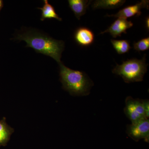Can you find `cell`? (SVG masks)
<instances>
[{
	"label": "cell",
	"mask_w": 149,
	"mask_h": 149,
	"mask_svg": "<svg viewBox=\"0 0 149 149\" xmlns=\"http://www.w3.org/2000/svg\"><path fill=\"white\" fill-rule=\"evenodd\" d=\"M44 4L42 7L38 8L42 11L41 20L44 21L46 19H56L59 21H62V19L56 13L54 8L48 3V1H44Z\"/></svg>",
	"instance_id": "11"
},
{
	"label": "cell",
	"mask_w": 149,
	"mask_h": 149,
	"mask_svg": "<svg viewBox=\"0 0 149 149\" xmlns=\"http://www.w3.org/2000/svg\"><path fill=\"white\" fill-rule=\"evenodd\" d=\"M124 0H96L93 3V9H112L121 6L125 3Z\"/></svg>",
	"instance_id": "10"
},
{
	"label": "cell",
	"mask_w": 149,
	"mask_h": 149,
	"mask_svg": "<svg viewBox=\"0 0 149 149\" xmlns=\"http://www.w3.org/2000/svg\"><path fill=\"white\" fill-rule=\"evenodd\" d=\"M17 39L27 43V47H31L37 53L49 56L58 64L61 63V54L64 50V42L35 31H28L18 35Z\"/></svg>",
	"instance_id": "1"
},
{
	"label": "cell",
	"mask_w": 149,
	"mask_h": 149,
	"mask_svg": "<svg viewBox=\"0 0 149 149\" xmlns=\"http://www.w3.org/2000/svg\"><path fill=\"white\" fill-rule=\"evenodd\" d=\"M13 132L11 128H9L4 122H0V145L6 143Z\"/></svg>",
	"instance_id": "13"
},
{
	"label": "cell",
	"mask_w": 149,
	"mask_h": 149,
	"mask_svg": "<svg viewBox=\"0 0 149 149\" xmlns=\"http://www.w3.org/2000/svg\"><path fill=\"white\" fill-rule=\"evenodd\" d=\"M60 74L65 89L71 95L86 96L90 93L93 81L85 72L73 70L60 63Z\"/></svg>",
	"instance_id": "2"
},
{
	"label": "cell",
	"mask_w": 149,
	"mask_h": 149,
	"mask_svg": "<svg viewBox=\"0 0 149 149\" xmlns=\"http://www.w3.org/2000/svg\"><path fill=\"white\" fill-rule=\"evenodd\" d=\"M2 6V1L0 0V10Z\"/></svg>",
	"instance_id": "16"
},
{
	"label": "cell",
	"mask_w": 149,
	"mask_h": 149,
	"mask_svg": "<svg viewBox=\"0 0 149 149\" xmlns=\"http://www.w3.org/2000/svg\"><path fill=\"white\" fill-rule=\"evenodd\" d=\"M133 47L135 50L138 52L148 50L149 49V37L143 38L138 42L134 43Z\"/></svg>",
	"instance_id": "14"
},
{
	"label": "cell",
	"mask_w": 149,
	"mask_h": 149,
	"mask_svg": "<svg viewBox=\"0 0 149 149\" xmlns=\"http://www.w3.org/2000/svg\"><path fill=\"white\" fill-rule=\"evenodd\" d=\"M133 22L128 21L127 19L117 18L106 30L101 32L100 34L109 33L113 38H116L120 37L123 33L127 34V29L133 27Z\"/></svg>",
	"instance_id": "7"
},
{
	"label": "cell",
	"mask_w": 149,
	"mask_h": 149,
	"mask_svg": "<svg viewBox=\"0 0 149 149\" xmlns=\"http://www.w3.org/2000/svg\"><path fill=\"white\" fill-rule=\"evenodd\" d=\"M146 56L145 54L141 59H130L123 61L122 64H116L112 72L122 77L126 83L141 82L147 71Z\"/></svg>",
	"instance_id": "3"
},
{
	"label": "cell",
	"mask_w": 149,
	"mask_h": 149,
	"mask_svg": "<svg viewBox=\"0 0 149 149\" xmlns=\"http://www.w3.org/2000/svg\"><path fill=\"white\" fill-rule=\"evenodd\" d=\"M92 1L88 0H68L70 8L78 19L86 13L87 8Z\"/></svg>",
	"instance_id": "9"
},
{
	"label": "cell",
	"mask_w": 149,
	"mask_h": 149,
	"mask_svg": "<svg viewBox=\"0 0 149 149\" xmlns=\"http://www.w3.org/2000/svg\"><path fill=\"white\" fill-rule=\"evenodd\" d=\"M146 28H147V29H148V30H149V17H147L146 19Z\"/></svg>",
	"instance_id": "15"
},
{
	"label": "cell",
	"mask_w": 149,
	"mask_h": 149,
	"mask_svg": "<svg viewBox=\"0 0 149 149\" xmlns=\"http://www.w3.org/2000/svg\"><path fill=\"white\" fill-rule=\"evenodd\" d=\"M113 47L118 54L127 53L131 49L130 42L126 40H111Z\"/></svg>",
	"instance_id": "12"
},
{
	"label": "cell",
	"mask_w": 149,
	"mask_h": 149,
	"mask_svg": "<svg viewBox=\"0 0 149 149\" xmlns=\"http://www.w3.org/2000/svg\"><path fill=\"white\" fill-rule=\"evenodd\" d=\"M124 113L132 123L144 119H148L149 102L148 100L134 99L128 97L125 99Z\"/></svg>",
	"instance_id": "4"
},
{
	"label": "cell",
	"mask_w": 149,
	"mask_h": 149,
	"mask_svg": "<svg viewBox=\"0 0 149 149\" xmlns=\"http://www.w3.org/2000/svg\"><path fill=\"white\" fill-rule=\"evenodd\" d=\"M126 133L128 136L136 142L145 139L148 142L149 139V119H144L127 125Z\"/></svg>",
	"instance_id": "5"
},
{
	"label": "cell",
	"mask_w": 149,
	"mask_h": 149,
	"mask_svg": "<svg viewBox=\"0 0 149 149\" xmlns=\"http://www.w3.org/2000/svg\"><path fill=\"white\" fill-rule=\"evenodd\" d=\"M149 1L142 0L140 2L134 5L129 6L119 10L116 14L109 15L107 17H113L117 18L125 19L132 17L133 16H140L141 14V10L143 8L149 9Z\"/></svg>",
	"instance_id": "6"
},
{
	"label": "cell",
	"mask_w": 149,
	"mask_h": 149,
	"mask_svg": "<svg viewBox=\"0 0 149 149\" xmlns=\"http://www.w3.org/2000/svg\"><path fill=\"white\" fill-rule=\"evenodd\" d=\"M74 38L78 45L83 47H88L94 42L95 35L89 28L80 27L75 31Z\"/></svg>",
	"instance_id": "8"
}]
</instances>
